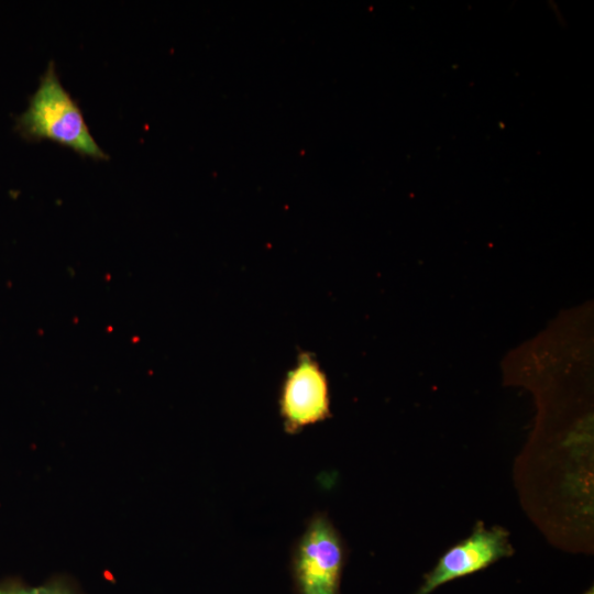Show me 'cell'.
<instances>
[{
	"instance_id": "cell-1",
	"label": "cell",
	"mask_w": 594,
	"mask_h": 594,
	"mask_svg": "<svg viewBox=\"0 0 594 594\" xmlns=\"http://www.w3.org/2000/svg\"><path fill=\"white\" fill-rule=\"evenodd\" d=\"M20 128L30 138L55 141L91 158L107 157L91 135L80 108L63 87L53 63L21 116Z\"/></svg>"
},
{
	"instance_id": "cell-2",
	"label": "cell",
	"mask_w": 594,
	"mask_h": 594,
	"mask_svg": "<svg viewBox=\"0 0 594 594\" xmlns=\"http://www.w3.org/2000/svg\"><path fill=\"white\" fill-rule=\"evenodd\" d=\"M345 551L341 536L324 513L307 522L292 551L297 594H339Z\"/></svg>"
},
{
	"instance_id": "cell-3",
	"label": "cell",
	"mask_w": 594,
	"mask_h": 594,
	"mask_svg": "<svg viewBox=\"0 0 594 594\" xmlns=\"http://www.w3.org/2000/svg\"><path fill=\"white\" fill-rule=\"evenodd\" d=\"M284 430L289 435L324 421L331 416L327 375L309 353H301L286 373L278 398Z\"/></svg>"
},
{
	"instance_id": "cell-4",
	"label": "cell",
	"mask_w": 594,
	"mask_h": 594,
	"mask_svg": "<svg viewBox=\"0 0 594 594\" xmlns=\"http://www.w3.org/2000/svg\"><path fill=\"white\" fill-rule=\"evenodd\" d=\"M509 553L507 535L502 529L477 528L439 559L416 594H430L438 586L483 570Z\"/></svg>"
},
{
	"instance_id": "cell-5",
	"label": "cell",
	"mask_w": 594,
	"mask_h": 594,
	"mask_svg": "<svg viewBox=\"0 0 594 594\" xmlns=\"http://www.w3.org/2000/svg\"><path fill=\"white\" fill-rule=\"evenodd\" d=\"M37 594H73L69 588L59 582L47 583L37 587Z\"/></svg>"
},
{
	"instance_id": "cell-6",
	"label": "cell",
	"mask_w": 594,
	"mask_h": 594,
	"mask_svg": "<svg viewBox=\"0 0 594 594\" xmlns=\"http://www.w3.org/2000/svg\"><path fill=\"white\" fill-rule=\"evenodd\" d=\"M0 594H37V588L23 585H3L0 586Z\"/></svg>"
},
{
	"instance_id": "cell-7",
	"label": "cell",
	"mask_w": 594,
	"mask_h": 594,
	"mask_svg": "<svg viewBox=\"0 0 594 594\" xmlns=\"http://www.w3.org/2000/svg\"><path fill=\"white\" fill-rule=\"evenodd\" d=\"M584 594H594V591H593V588H591L587 592H585Z\"/></svg>"
}]
</instances>
